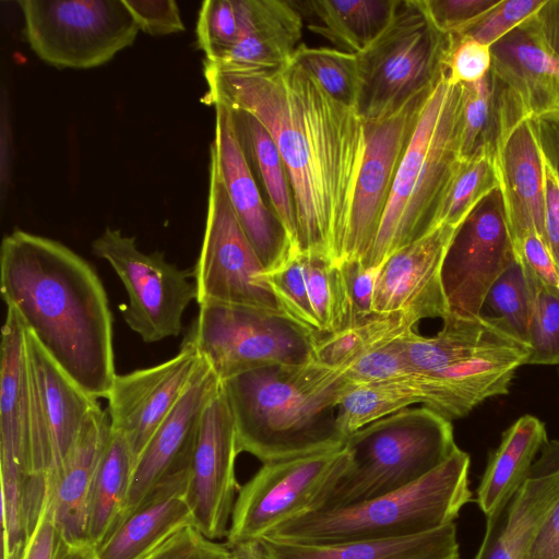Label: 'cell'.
<instances>
[{
	"mask_svg": "<svg viewBox=\"0 0 559 559\" xmlns=\"http://www.w3.org/2000/svg\"><path fill=\"white\" fill-rule=\"evenodd\" d=\"M213 106L215 131L210 155L216 160L231 206L264 267L263 272L272 271L298 252L261 195L239 139L233 110L223 104Z\"/></svg>",
	"mask_w": 559,
	"mask_h": 559,
	"instance_id": "17",
	"label": "cell"
},
{
	"mask_svg": "<svg viewBox=\"0 0 559 559\" xmlns=\"http://www.w3.org/2000/svg\"><path fill=\"white\" fill-rule=\"evenodd\" d=\"M418 403H424V395L417 372L390 381L350 385L337 405V429L346 439L365 426Z\"/></svg>",
	"mask_w": 559,
	"mask_h": 559,
	"instance_id": "36",
	"label": "cell"
},
{
	"mask_svg": "<svg viewBox=\"0 0 559 559\" xmlns=\"http://www.w3.org/2000/svg\"><path fill=\"white\" fill-rule=\"evenodd\" d=\"M261 281L273 293L285 317L312 333H321L308 294L302 253H295L277 269L263 272Z\"/></svg>",
	"mask_w": 559,
	"mask_h": 559,
	"instance_id": "41",
	"label": "cell"
},
{
	"mask_svg": "<svg viewBox=\"0 0 559 559\" xmlns=\"http://www.w3.org/2000/svg\"><path fill=\"white\" fill-rule=\"evenodd\" d=\"M202 364L197 349L182 342L173 358L115 377L106 397L110 426L126 438L135 462Z\"/></svg>",
	"mask_w": 559,
	"mask_h": 559,
	"instance_id": "16",
	"label": "cell"
},
{
	"mask_svg": "<svg viewBox=\"0 0 559 559\" xmlns=\"http://www.w3.org/2000/svg\"><path fill=\"white\" fill-rule=\"evenodd\" d=\"M442 321V329L433 336L412 330L401 337L404 356L415 372L438 371L484 352L523 343L497 317L449 313Z\"/></svg>",
	"mask_w": 559,
	"mask_h": 559,
	"instance_id": "28",
	"label": "cell"
},
{
	"mask_svg": "<svg viewBox=\"0 0 559 559\" xmlns=\"http://www.w3.org/2000/svg\"><path fill=\"white\" fill-rule=\"evenodd\" d=\"M345 445L263 463L237 493L227 543L260 539L283 522L308 511L316 493L348 462Z\"/></svg>",
	"mask_w": 559,
	"mask_h": 559,
	"instance_id": "12",
	"label": "cell"
},
{
	"mask_svg": "<svg viewBox=\"0 0 559 559\" xmlns=\"http://www.w3.org/2000/svg\"><path fill=\"white\" fill-rule=\"evenodd\" d=\"M221 385L222 381L203 360L180 400L138 457L122 516L170 473L189 463L202 414Z\"/></svg>",
	"mask_w": 559,
	"mask_h": 559,
	"instance_id": "19",
	"label": "cell"
},
{
	"mask_svg": "<svg viewBox=\"0 0 559 559\" xmlns=\"http://www.w3.org/2000/svg\"><path fill=\"white\" fill-rule=\"evenodd\" d=\"M231 110L239 139L258 170L271 209L282 223L294 250L299 252L294 192L277 146L257 118L245 111Z\"/></svg>",
	"mask_w": 559,
	"mask_h": 559,
	"instance_id": "34",
	"label": "cell"
},
{
	"mask_svg": "<svg viewBox=\"0 0 559 559\" xmlns=\"http://www.w3.org/2000/svg\"><path fill=\"white\" fill-rule=\"evenodd\" d=\"M416 321L402 312L373 313L356 324L333 333H318L312 361L341 370L360 357L414 330Z\"/></svg>",
	"mask_w": 559,
	"mask_h": 559,
	"instance_id": "35",
	"label": "cell"
},
{
	"mask_svg": "<svg viewBox=\"0 0 559 559\" xmlns=\"http://www.w3.org/2000/svg\"><path fill=\"white\" fill-rule=\"evenodd\" d=\"M35 55L56 68L91 69L132 45L140 31L122 0H20Z\"/></svg>",
	"mask_w": 559,
	"mask_h": 559,
	"instance_id": "9",
	"label": "cell"
},
{
	"mask_svg": "<svg viewBox=\"0 0 559 559\" xmlns=\"http://www.w3.org/2000/svg\"><path fill=\"white\" fill-rule=\"evenodd\" d=\"M238 454L234 417L221 385L202 414L189 461L188 501L194 527L213 540L228 533L239 490Z\"/></svg>",
	"mask_w": 559,
	"mask_h": 559,
	"instance_id": "15",
	"label": "cell"
},
{
	"mask_svg": "<svg viewBox=\"0 0 559 559\" xmlns=\"http://www.w3.org/2000/svg\"><path fill=\"white\" fill-rule=\"evenodd\" d=\"M63 559H98L96 548L90 543L70 546Z\"/></svg>",
	"mask_w": 559,
	"mask_h": 559,
	"instance_id": "58",
	"label": "cell"
},
{
	"mask_svg": "<svg viewBox=\"0 0 559 559\" xmlns=\"http://www.w3.org/2000/svg\"><path fill=\"white\" fill-rule=\"evenodd\" d=\"M94 255L109 263L122 282L128 304L121 313L128 326L145 343L178 336L182 317L197 301L193 270H181L169 263L163 251L144 253L134 237L107 227L92 242Z\"/></svg>",
	"mask_w": 559,
	"mask_h": 559,
	"instance_id": "10",
	"label": "cell"
},
{
	"mask_svg": "<svg viewBox=\"0 0 559 559\" xmlns=\"http://www.w3.org/2000/svg\"><path fill=\"white\" fill-rule=\"evenodd\" d=\"M531 122L543 157L559 182V112L533 117Z\"/></svg>",
	"mask_w": 559,
	"mask_h": 559,
	"instance_id": "54",
	"label": "cell"
},
{
	"mask_svg": "<svg viewBox=\"0 0 559 559\" xmlns=\"http://www.w3.org/2000/svg\"><path fill=\"white\" fill-rule=\"evenodd\" d=\"M495 164L513 246L532 233L546 240L545 160L530 117L504 135Z\"/></svg>",
	"mask_w": 559,
	"mask_h": 559,
	"instance_id": "20",
	"label": "cell"
},
{
	"mask_svg": "<svg viewBox=\"0 0 559 559\" xmlns=\"http://www.w3.org/2000/svg\"><path fill=\"white\" fill-rule=\"evenodd\" d=\"M456 229L438 225L383 262L376 284L374 313L402 312L416 322L450 313L441 273Z\"/></svg>",
	"mask_w": 559,
	"mask_h": 559,
	"instance_id": "18",
	"label": "cell"
},
{
	"mask_svg": "<svg viewBox=\"0 0 559 559\" xmlns=\"http://www.w3.org/2000/svg\"><path fill=\"white\" fill-rule=\"evenodd\" d=\"M519 559H559V498L534 532Z\"/></svg>",
	"mask_w": 559,
	"mask_h": 559,
	"instance_id": "52",
	"label": "cell"
},
{
	"mask_svg": "<svg viewBox=\"0 0 559 559\" xmlns=\"http://www.w3.org/2000/svg\"><path fill=\"white\" fill-rule=\"evenodd\" d=\"M451 44L452 35L435 25L425 0H400L386 27L357 55L361 119L384 118L432 91L447 73Z\"/></svg>",
	"mask_w": 559,
	"mask_h": 559,
	"instance_id": "7",
	"label": "cell"
},
{
	"mask_svg": "<svg viewBox=\"0 0 559 559\" xmlns=\"http://www.w3.org/2000/svg\"><path fill=\"white\" fill-rule=\"evenodd\" d=\"M547 441L544 423L532 415L520 417L503 432L476 492V502L486 519L499 515L507 508L530 476Z\"/></svg>",
	"mask_w": 559,
	"mask_h": 559,
	"instance_id": "30",
	"label": "cell"
},
{
	"mask_svg": "<svg viewBox=\"0 0 559 559\" xmlns=\"http://www.w3.org/2000/svg\"><path fill=\"white\" fill-rule=\"evenodd\" d=\"M7 97L1 98V195L4 197L11 174V128Z\"/></svg>",
	"mask_w": 559,
	"mask_h": 559,
	"instance_id": "56",
	"label": "cell"
},
{
	"mask_svg": "<svg viewBox=\"0 0 559 559\" xmlns=\"http://www.w3.org/2000/svg\"><path fill=\"white\" fill-rule=\"evenodd\" d=\"M530 353L527 344L518 343L438 371L421 372L425 407L449 420L467 415L485 400L507 394L515 371L527 364Z\"/></svg>",
	"mask_w": 559,
	"mask_h": 559,
	"instance_id": "22",
	"label": "cell"
},
{
	"mask_svg": "<svg viewBox=\"0 0 559 559\" xmlns=\"http://www.w3.org/2000/svg\"><path fill=\"white\" fill-rule=\"evenodd\" d=\"M239 19L236 0H206L197 22L198 46L205 60L217 62L237 43Z\"/></svg>",
	"mask_w": 559,
	"mask_h": 559,
	"instance_id": "43",
	"label": "cell"
},
{
	"mask_svg": "<svg viewBox=\"0 0 559 559\" xmlns=\"http://www.w3.org/2000/svg\"><path fill=\"white\" fill-rule=\"evenodd\" d=\"M432 91L414 96L390 116L365 122L366 151L356 185L343 261L364 262L371 251L399 166Z\"/></svg>",
	"mask_w": 559,
	"mask_h": 559,
	"instance_id": "14",
	"label": "cell"
},
{
	"mask_svg": "<svg viewBox=\"0 0 559 559\" xmlns=\"http://www.w3.org/2000/svg\"><path fill=\"white\" fill-rule=\"evenodd\" d=\"M34 407L26 353V328L7 307L1 332L0 459L19 462L33 475ZM28 502V498H27Z\"/></svg>",
	"mask_w": 559,
	"mask_h": 559,
	"instance_id": "24",
	"label": "cell"
},
{
	"mask_svg": "<svg viewBox=\"0 0 559 559\" xmlns=\"http://www.w3.org/2000/svg\"><path fill=\"white\" fill-rule=\"evenodd\" d=\"M348 296L357 321L373 314L372 304L379 269H367L359 260H345L341 264Z\"/></svg>",
	"mask_w": 559,
	"mask_h": 559,
	"instance_id": "50",
	"label": "cell"
},
{
	"mask_svg": "<svg viewBox=\"0 0 559 559\" xmlns=\"http://www.w3.org/2000/svg\"><path fill=\"white\" fill-rule=\"evenodd\" d=\"M469 455L457 448L412 485L347 508L298 514L271 531L276 540L333 544L418 535L454 523L473 501Z\"/></svg>",
	"mask_w": 559,
	"mask_h": 559,
	"instance_id": "6",
	"label": "cell"
},
{
	"mask_svg": "<svg viewBox=\"0 0 559 559\" xmlns=\"http://www.w3.org/2000/svg\"><path fill=\"white\" fill-rule=\"evenodd\" d=\"M68 545L45 508L28 538L22 559H63Z\"/></svg>",
	"mask_w": 559,
	"mask_h": 559,
	"instance_id": "51",
	"label": "cell"
},
{
	"mask_svg": "<svg viewBox=\"0 0 559 559\" xmlns=\"http://www.w3.org/2000/svg\"><path fill=\"white\" fill-rule=\"evenodd\" d=\"M539 278L516 259L490 288L486 302L509 331L528 345V330Z\"/></svg>",
	"mask_w": 559,
	"mask_h": 559,
	"instance_id": "39",
	"label": "cell"
},
{
	"mask_svg": "<svg viewBox=\"0 0 559 559\" xmlns=\"http://www.w3.org/2000/svg\"><path fill=\"white\" fill-rule=\"evenodd\" d=\"M209 183L204 237L192 269L198 305H239L284 316L261 281L264 267L237 218L212 155Z\"/></svg>",
	"mask_w": 559,
	"mask_h": 559,
	"instance_id": "11",
	"label": "cell"
},
{
	"mask_svg": "<svg viewBox=\"0 0 559 559\" xmlns=\"http://www.w3.org/2000/svg\"><path fill=\"white\" fill-rule=\"evenodd\" d=\"M527 364H559V289L539 280L528 330Z\"/></svg>",
	"mask_w": 559,
	"mask_h": 559,
	"instance_id": "42",
	"label": "cell"
},
{
	"mask_svg": "<svg viewBox=\"0 0 559 559\" xmlns=\"http://www.w3.org/2000/svg\"><path fill=\"white\" fill-rule=\"evenodd\" d=\"M493 73L530 118L559 112V60L546 51L530 19L491 46Z\"/></svg>",
	"mask_w": 559,
	"mask_h": 559,
	"instance_id": "27",
	"label": "cell"
},
{
	"mask_svg": "<svg viewBox=\"0 0 559 559\" xmlns=\"http://www.w3.org/2000/svg\"><path fill=\"white\" fill-rule=\"evenodd\" d=\"M516 259L499 188L457 227L442 265L450 313L477 317L496 281Z\"/></svg>",
	"mask_w": 559,
	"mask_h": 559,
	"instance_id": "13",
	"label": "cell"
},
{
	"mask_svg": "<svg viewBox=\"0 0 559 559\" xmlns=\"http://www.w3.org/2000/svg\"><path fill=\"white\" fill-rule=\"evenodd\" d=\"M497 188L499 181L493 155L479 154L462 160L440 206L435 227L444 224L457 228Z\"/></svg>",
	"mask_w": 559,
	"mask_h": 559,
	"instance_id": "38",
	"label": "cell"
},
{
	"mask_svg": "<svg viewBox=\"0 0 559 559\" xmlns=\"http://www.w3.org/2000/svg\"><path fill=\"white\" fill-rule=\"evenodd\" d=\"M293 60L308 71L336 100L356 109L359 96L357 55L300 44Z\"/></svg>",
	"mask_w": 559,
	"mask_h": 559,
	"instance_id": "40",
	"label": "cell"
},
{
	"mask_svg": "<svg viewBox=\"0 0 559 559\" xmlns=\"http://www.w3.org/2000/svg\"><path fill=\"white\" fill-rule=\"evenodd\" d=\"M305 275L321 333L347 329L356 319L341 266L318 255H305Z\"/></svg>",
	"mask_w": 559,
	"mask_h": 559,
	"instance_id": "37",
	"label": "cell"
},
{
	"mask_svg": "<svg viewBox=\"0 0 559 559\" xmlns=\"http://www.w3.org/2000/svg\"><path fill=\"white\" fill-rule=\"evenodd\" d=\"M400 340L401 337L374 349L337 371L349 385L390 381L414 373Z\"/></svg>",
	"mask_w": 559,
	"mask_h": 559,
	"instance_id": "44",
	"label": "cell"
},
{
	"mask_svg": "<svg viewBox=\"0 0 559 559\" xmlns=\"http://www.w3.org/2000/svg\"><path fill=\"white\" fill-rule=\"evenodd\" d=\"M544 3L545 0H500L497 5L460 35H466L492 46L531 19Z\"/></svg>",
	"mask_w": 559,
	"mask_h": 559,
	"instance_id": "45",
	"label": "cell"
},
{
	"mask_svg": "<svg viewBox=\"0 0 559 559\" xmlns=\"http://www.w3.org/2000/svg\"><path fill=\"white\" fill-rule=\"evenodd\" d=\"M461 157L491 154L504 135L528 117L515 94L490 70L475 83L462 85Z\"/></svg>",
	"mask_w": 559,
	"mask_h": 559,
	"instance_id": "31",
	"label": "cell"
},
{
	"mask_svg": "<svg viewBox=\"0 0 559 559\" xmlns=\"http://www.w3.org/2000/svg\"><path fill=\"white\" fill-rule=\"evenodd\" d=\"M559 498V440L547 441L530 476L486 531L474 559H519Z\"/></svg>",
	"mask_w": 559,
	"mask_h": 559,
	"instance_id": "23",
	"label": "cell"
},
{
	"mask_svg": "<svg viewBox=\"0 0 559 559\" xmlns=\"http://www.w3.org/2000/svg\"><path fill=\"white\" fill-rule=\"evenodd\" d=\"M400 0L294 1L308 28L336 49L358 55L386 27Z\"/></svg>",
	"mask_w": 559,
	"mask_h": 559,
	"instance_id": "32",
	"label": "cell"
},
{
	"mask_svg": "<svg viewBox=\"0 0 559 559\" xmlns=\"http://www.w3.org/2000/svg\"><path fill=\"white\" fill-rule=\"evenodd\" d=\"M1 296L86 393L107 397L117 376L112 316L97 273L63 243L14 229L1 243Z\"/></svg>",
	"mask_w": 559,
	"mask_h": 559,
	"instance_id": "2",
	"label": "cell"
},
{
	"mask_svg": "<svg viewBox=\"0 0 559 559\" xmlns=\"http://www.w3.org/2000/svg\"><path fill=\"white\" fill-rule=\"evenodd\" d=\"M239 38L213 62L239 69H275L288 63L302 37L304 17L294 1L236 0Z\"/></svg>",
	"mask_w": 559,
	"mask_h": 559,
	"instance_id": "26",
	"label": "cell"
},
{
	"mask_svg": "<svg viewBox=\"0 0 559 559\" xmlns=\"http://www.w3.org/2000/svg\"><path fill=\"white\" fill-rule=\"evenodd\" d=\"M226 559H267V557L260 539H253L229 546Z\"/></svg>",
	"mask_w": 559,
	"mask_h": 559,
	"instance_id": "57",
	"label": "cell"
},
{
	"mask_svg": "<svg viewBox=\"0 0 559 559\" xmlns=\"http://www.w3.org/2000/svg\"><path fill=\"white\" fill-rule=\"evenodd\" d=\"M110 431L108 412L98 405L84 423L49 492L46 509L69 547L88 543L86 528L90 497Z\"/></svg>",
	"mask_w": 559,
	"mask_h": 559,
	"instance_id": "25",
	"label": "cell"
},
{
	"mask_svg": "<svg viewBox=\"0 0 559 559\" xmlns=\"http://www.w3.org/2000/svg\"><path fill=\"white\" fill-rule=\"evenodd\" d=\"M491 46L466 35H452L445 70L451 84L465 85L483 80L491 70Z\"/></svg>",
	"mask_w": 559,
	"mask_h": 559,
	"instance_id": "46",
	"label": "cell"
},
{
	"mask_svg": "<svg viewBox=\"0 0 559 559\" xmlns=\"http://www.w3.org/2000/svg\"><path fill=\"white\" fill-rule=\"evenodd\" d=\"M267 559H461L454 523L418 535L304 544L262 537Z\"/></svg>",
	"mask_w": 559,
	"mask_h": 559,
	"instance_id": "29",
	"label": "cell"
},
{
	"mask_svg": "<svg viewBox=\"0 0 559 559\" xmlns=\"http://www.w3.org/2000/svg\"><path fill=\"white\" fill-rule=\"evenodd\" d=\"M228 547L187 526L142 559H226Z\"/></svg>",
	"mask_w": 559,
	"mask_h": 559,
	"instance_id": "48",
	"label": "cell"
},
{
	"mask_svg": "<svg viewBox=\"0 0 559 559\" xmlns=\"http://www.w3.org/2000/svg\"><path fill=\"white\" fill-rule=\"evenodd\" d=\"M207 105L250 114L272 135L294 192L298 249L335 264L344 259L366 151V123L293 59L275 69L204 60Z\"/></svg>",
	"mask_w": 559,
	"mask_h": 559,
	"instance_id": "1",
	"label": "cell"
},
{
	"mask_svg": "<svg viewBox=\"0 0 559 559\" xmlns=\"http://www.w3.org/2000/svg\"><path fill=\"white\" fill-rule=\"evenodd\" d=\"M189 463L170 473L120 519L96 546L98 559H142L187 526H194L188 501Z\"/></svg>",
	"mask_w": 559,
	"mask_h": 559,
	"instance_id": "21",
	"label": "cell"
},
{
	"mask_svg": "<svg viewBox=\"0 0 559 559\" xmlns=\"http://www.w3.org/2000/svg\"><path fill=\"white\" fill-rule=\"evenodd\" d=\"M350 385L313 361L252 369L222 381L239 453L262 463L341 448L337 405Z\"/></svg>",
	"mask_w": 559,
	"mask_h": 559,
	"instance_id": "3",
	"label": "cell"
},
{
	"mask_svg": "<svg viewBox=\"0 0 559 559\" xmlns=\"http://www.w3.org/2000/svg\"><path fill=\"white\" fill-rule=\"evenodd\" d=\"M134 465L126 438L111 429L97 466L88 504L86 538L95 547L122 516Z\"/></svg>",
	"mask_w": 559,
	"mask_h": 559,
	"instance_id": "33",
	"label": "cell"
},
{
	"mask_svg": "<svg viewBox=\"0 0 559 559\" xmlns=\"http://www.w3.org/2000/svg\"><path fill=\"white\" fill-rule=\"evenodd\" d=\"M500 0H425L435 25L443 33L460 35Z\"/></svg>",
	"mask_w": 559,
	"mask_h": 559,
	"instance_id": "47",
	"label": "cell"
},
{
	"mask_svg": "<svg viewBox=\"0 0 559 559\" xmlns=\"http://www.w3.org/2000/svg\"><path fill=\"white\" fill-rule=\"evenodd\" d=\"M316 335L283 314L207 302L199 306L183 342L190 343L223 381L261 367L312 361Z\"/></svg>",
	"mask_w": 559,
	"mask_h": 559,
	"instance_id": "8",
	"label": "cell"
},
{
	"mask_svg": "<svg viewBox=\"0 0 559 559\" xmlns=\"http://www.w3.org/2000/svg\"><path fill=\"white\" fill-rule=\"evenodd\" d=\"M139 29L163 36L185 29L177 2L174 0H122Z\"/></svg>",
	"mask_w": 559,
	"mask_h": 559,
	"instance_id": "49",
	"label": "cell"
},
{
	"mask_svg": "<svg viewBox=\"0 0 559 559\" xmlns=\"http://www.w3.org/2000/svg\"><path fill=\"white\" fill-rule=\"evenodd\" d=\"M462 85L447 73L428 96L401 160L380 228L366 260L379 269L430 231L461 164Z\"/></svg>",
	"mask_w": 559,
	"mask_h": 559,
	"instance_id": "4",
	"label": "cell"
},
{
	"mask_svg": "<svg viewBox=\"0 0 559 559\" xmlns=\"http://www.w3.org/2000/svg\"><path fill=\"white\" fill-rule=\"evenodd\" d=\"M344 445L346 466L319 489L307 512L347 508L403 489L459 448L451 420L425 406L371 423L349 435Z\"/></svg>",
	"mask_w": 559,
	"mask_h": 559,
	"instance_id": "5",
	"label": "cell"
},
{
	"mask_svg": "<svg viewBox=\"0 0 559 559\" xmlns=\"http://www.w3.org/2000/svg\"><path fill=\"white\" fill-rule=\"evenodd\" d=\"M545 160V159H544ZM545 230L546 241L552 260L559 272V182L545 162Z\"/></svg>",
	"mask_w": 559,
	"mask_h": 559,
	"instance_id": "53",
	"label": "cell"
},
{
	"mask_svg": "<svg viewBox=\"0 0 559 559\" xmlns=\"http://www.w3.org/2000/svg\"><path fill=\"white\" fill-rule=\"evenodd\" d=\"M530 21L543 47L559 60V0H545Z\"/></svg>",
	"mask_w": 559,
	"mask_h": 559,
	"instance_id": "55",
	"label": "cell"
}]
</instances>
